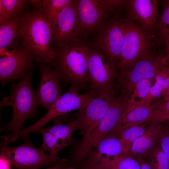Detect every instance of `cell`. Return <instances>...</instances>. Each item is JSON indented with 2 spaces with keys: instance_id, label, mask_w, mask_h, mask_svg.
Instances as JSON below:
<instances>
[{
  "instance_id": "cell-32",
  "label": "cell",
  "mask_w": 169,
  "mask_h": 169,
  "mask_svg": "<svg viewBox=\"0 0 169 169\" xmlns=\"http://www.w3.org/2000/svg\"><path fill=\"white\" fill-rule=\"evenodd\" d=\"M153 111L157 115L165 120H169V101L164 100L156 102Z\"/></svg>"
},
{
  "instance_id": "cell-38",
  "label": "cell",
  "mask_w": 169,
  "mask_h": 169,
  "mask_svg": "<svg viewBox=\"0 0 169 169\" xmlns=\"http://www.w3.org/2000/svg\"><path fill=\"white\" fill-rule=\"evenodd\" d=\"M165 43H166V57L167 60H169V35L167 37Z\"/></svg>"
},
{
  "instance_id": "cell-36",
  "label": "cell",
  "mask_w": 169,
  "mask_h": 169,
  "mask_svg": "<svg viewBox=\"0 0 169 169\" xmlns=\"http://www.w3.org/2000/svg\"><path fill=\"white\" fill-rule=\"evenodd\" d=\"M11 167L8 161L3 157L0 156V169H10Z\"/></svg>"
},
{
  "instance_id": "cell-33",
  "label": "cell",
  "mask_w": 169,
  "mask_h": 169,
  "mask_svg": "<svg viewBox=\"0 0 169 169\" xmlns=\"http://www.w3.org/2000/svg\"><path fill=\"white\" fill-rule=\"evenodd\" d=\"M161 147L169 161V131L164 132L159 139Z\"/></svg>"
},
{
  "instance_id": "cell-14",
  "label": "cell",
  "mask_w": 169,
  "mask_h": 169,
  "mask_svg": "<svg viewBox=\"0 0 169 169\" xmlns=\"http://www.w3.org/2000/svg\"><path fill=\"white\" fill-rule=\"evenodd\" d=\"M39 64L40 81L35 94L39 105L48 110L61 95L62 80L49 64Z\"/></svg>"
},
{
  "instance_id": "cell-21",
  "label": "cell",
  "mask_w": 169,
  "mask_h": 169,
  "mask_svg": "<svg viewBox=\"0 0 169 169\" xmlns=\"http://www.w3.org/2000/svg\"><path fill=\"white\" fill-rule=\"evenodd\" d=\"M22 14V13L0 24L1 57L8 54L9 51H8L6 49L11 46L18 37Z\"/></svg>"
},
{
  "instance_id": "cell-8",
  "label": "cell",
  "mask_w": 169,
  "mask_h": 169,
  "mask_svg": "<svg viewBox=\"0 0 169 169\" xmlns=\"http://www.w3.org/2000/svg\"><path fill=\"white\" fill-rule=\"evenodd\" d=\"M74 87L71 86L69 90L61 95L48 110L47 113L38 120L28 127L22 129L17 139L29 136L32 133L37 132L48 123L56 118L75 110H80L91 98L96 95L90 90L84 94H80Z\"/></svg>"
},
{
  "instance_id": "cell-19",
  "label": "cell",
  "mask_w": 169,
  "mask_h": 169,
  "mask_svg": "<svg viewBox=\"0 0 169 169\" xmlns=\"http://www.w3.org/2000/svg\"><path fill=\"white\" fill-rule=\"evenodd\" d=\"M84 169H141L137 159L123 153L114 156L102 158L97 163Z\"/></svg>"
},
{
  "instance_id": "cell-23",
  "label": "cell",
  "mask_w": 169,
  "mask_h": 169,
  "mask_svg": "<svg viewBox=\"0 0 169 169\" xmlns=\"http://www.w3.org/2000/svg\"><path fill=\"white\" fill-rule=\"evenodd\" d=\"M155 80V78L142 79L135 84L131 91L132 94L129 97L127 108L122 116L137 107L147 96Z\"/></svg>"
},
{
  "instance_id": "cell-1",
  "label": "cell",
  "mask_w": 169,
  "mask_h": 169,
  "mask_svg": "<svg viewBox=\"0 0 169 169\" xmlns=\"http://www.w3.org/2000/svg\"><path fill=\"white\" fill-rule=\"evenodd\" d=\"M34 67L29 70L19 82H11L10 95L0 102V106H9L13 109L12 117L8 123L0 129L10 133L3 136L8 145L15 141L25 121L34 117L39 105L32 84Z\"/></svg>"
},
{
  "instance_id": "cell-6",
  "label": "cell",
  "mask_w": 169,
  "mask_h": 169,
  "mask_svg": "<svg viewBox=\"0 0 169 169\" xmlns=\"http://www.w3.org/2000/svg\"><path fill=\"white\" fill-rule=\"evenodd\" d=\"M126 105L118 99L113 100L98 124L83 136L74 153V161L81 163L95 146L114 129L126 109Z\"/></svg>"
},
{
  "instance_id": "cell-9",
  "label": "cell",
  "mask_w": 169,
  "mask_h": 169,
  "mask_svg": "<svg viewBox=\"0 0 169 169\" xmlns=\"http://www.w3.org/2000/svg\"><path fill=\"white\" fill-rule=\"evenodd\" d=\"M23 139L24 143L16 146L1 145L0 156L7 160L14 168L38 169L52 166L58 162L49 154L35 147L29 136Z\"/></svg>"
},
{
  "instance_id": "cell-18",
  "label": "cell",
  "mask_w": 169,
  "mask_h": 169,
  "mask_svg": "<svg viewBox=\"0 0 169 169\" xmlns=\"http://www.w3.org/2000/svg\"><path fill=\"white\" fill-rule=\"evenodd\" d=\"M164 130L160 123L150 124L145 132L134 142L127 154L136 158L147 157L157 146Z\"/></svg>"
},
{
  "instance_id": "cell-40",
  "label": "cell",
  "mask_w": 169,
  "mask_h": 169,
  "mask_svg": "<svg viewBox=\"0 0 169 169\" xmlns=\"http://www.w3.org/2000/svg\"><path fill=\"white\" fill-rule=\"evenodd\" d=\"M62 169H76L75 167L72 166H67L64 168Z\"/></svg>"
},
{
  "instance_id": "cell-43",
  "label": "cell",
  "mask_w": 169,
  "mask_h": 169,
  "mask_svg": "<svg viewBox=\"0 0 169 169\" xmlns=\"http://www.w3.org/2000/svg\"><path fill=\"white\" fill-rule=\"evenodd\" d=\"M168 130L169 131V129H168Z\"/></svg>"
},
{
  "instance_id": "cell-15",
  "label": "cell",
  "mask_w": 169,
  "mask_h": 169,
  "mask_svg": "<svg viewBox=\"0 0 169 169\" xmlns=\"http://www.w3.org/2000/svg\"><path fill=\"white\" fill-rule=\"evenodd\" d=\"M127 19L151 32L155 31L160 18L155 0H126Z\"/></svg>"
},
{
  "instance_id": "cell-37",
  "label": "cell",
  "mask_w": 169,
  "mask_h": 169,
  "mask_svg": "<svg viewBox=\"0 0 169 169\" xmlns=\"http://www.w3.org/2000/svg\"><path fill=\"white\" fill-rule=\"evenodd\" d=\"M169 89V69L165 78L161 95Z\"/></svg>"
},
{
  "instance_id": "cell-30",
  "label": "cell",
  "mask_w": 169,
  "mask_h": 169,
  "mask_svg": "<svg viewBox=\"0 0 169 169\" xmlns=\"http://www.w3.org/2000/svg\"><path fill=\"white\" fill-rule=\"evenodd\" d=\"M147 157L152 169H169V161L161 147L157 146Z\"/></svg>"
},
{
  "instance_id": "cell-25",
  "label": "cell",
  "mask_w": 169,
  "mask_h": 169,
  "mask_svg": "<svg viewBox=\"0 0 169 169\" xmlns=\"http://www.w3.org/2000/svg\"><path fill=\"white\" fill-rule=\"evenodd\" d=\"M27 0H0V24L22 13Z\"/></svg>"
},
{
  "instance_id": "cell-13",
  "label": "cell",
  "mask_w": 169,
  "mask_h": 169,
  "mask_svg": "<svg viewBox=\"0 0 169 169\" xmlns=\"http://www.w3.org/2000/svg\"><path fill=\"white\" fill-rule=\"evenodd\" d=\"M117 91L113 90L96 95L90 99L79 110L76 118L78 130L84 136L95 126L107 111Z\"/></svg>"
},
{
  "instance_id": "cell-17",
  "label": "cell",
  "mask_w": 169,
  "mask_h": 169,
  "mask_svg": "<svg viewBox=\"0 0 169 169\" xmlns=\"http://www.w3.org/2000/svg\"><path fill=\"white\" fill-rule=\"evenodd\" d=\"M123 153L122 146L118 137L114 133L110 132L89 153L80 164V169L96 164L103 157L115 156Z\"/></svg>"
},
{
  "instance_id": "cell-35",
  "label": "cell",
  "mask_w": 169,
  "mask_h": 169,
  "mask_svg": "<svg viewBox=\"0 0 169 169\" xmlns=\"http://www.w3.org/2000/svg\"><path fill=\"white\" fill-rule=\"evenodd\" d=\"M140 166L141 169H152L151 166L148 161L145 160V158H137Z\"/></svg>"
},
{
  "instance_id": "cell-29",
  "label": "cell",
  "mask_w": 169,
  "mask_h": 169,
  "mask_svg": "<svg viewBox=\"0 0 169 169\" xmlns=\"http://www.w3.org/2000/svg\"><path fill=\"white\" fill-rule=\"evenodd\" d=\"M155 32L160 42H165L169 35V0L163 1L162 13Z\"/></svg>"
},
{
  "instance_id": "cell-12",
  "label": "cell",
  "mask_w": 169,
  "mask_h": 169,
  "mask_svg": "<svg viewBox=\"0 0 169 169\" xmlns=\"http://www.w3.org/2000/svg\"><path fill=\"white\" fill-rule=\"evenodd\" d=\"M35 61L32 54L22 46H18L0 59V80L4 86L20 79L32 68Z\"/></svg>"
},
{
  "instance_id": "cell-5",
  "label": "cell",
  "mask_w": 169,
  "mask_h": 169,
  "mask_svg": "<svg viewBox=\"0 0 169 169\" xmlns=\"http://www.w3.org/2000/svg\"><path fill=\"white\" fill-rule=\"evenodd\" d=\"M166 55L155 51L148 52L140 57L125 71L119 74L116 88L119 92L129 97L135 84L144 79H155L168 65Z\"/></svg>"
},
{
  "instance_id": "cell-26",
  "label": "cell",
  "mask_w": 169,
  "mask_h": 169,
  "mask_svg": "<svg viewBox=\"0 0 169 169\" xmlns=\"http://www.w3.org/2000/svg\"><path fill=\"white\" fill-rule=\"evenodd\" d=\"M73 1L72 0H42L41 6L38 9L42 11L52 26L61 11Z\"/></svg>"
},
{
  "instance_id": "cell-7",
  "label": "cell",
  "mask_w": 169,
  "mask_h": 169,
  "mask_svg": "<svg viewBox=\"0 0 169 169\" xmlns=\"http://www.w3.org/2000/svg\"><path fill=\"white\" fill-rule=\"evenodd\" d=\"M88 73L90 90H93L96 95H99L115 88V82L118 78L119 69L118 65L90 45Z\"/></svg>"
},
{
  "instance_id": "cell-24",
  "label": "cell",
  "mask_w": 169,
  "mask_h": 169,
  "mask_svg": "<svg viewBox=\"0 0 169 169\" xmlns=\"http://www.w3.org/2000/svg\"><path fill=\"white\" fill-rule=\"evenodd\" d=\"M149 125L144 123L138 126L113 132L115 134L120 140L124 153H128L132 145L145 132Z\"/></svg>"
},
{
  "instance_id": "cell-16",
  "label": "cell",
  "mask_w": 169,
  "mask_h": 169,
  "mask_svg": "<svg viewBox=\"0 0 169 169\" xmlns=\"http://www.w3.org/2000/svg\"><path fill=\"white\" fill-rule=\"evenodd\" d=\"M78 17L84 35L99 30L105 23L109 13L101 0H76Z\"/></svg>"
},
{
  "instance_id": "cell-27",
  "label": "cell",
  "mask_w": 169,
  "mask_h": 169,
  "mask_svg": "<svg viewBox=\"0 0 169 169\" xmlns=\"http://www.w3.org/2000/svg\"><path fill=\"white\" fill-rule=\"evenodd\" d=\"M169 69L168 64L156 75L155 77V82L151 87L147 96L141 101L137 107L149 106L153 100L161 95L164 81Z\"/></svg>"
},
{
  "instance_id": "cell-22",
  "label": "cell",
  "mask_w": 169,
  "mask_h": 169,
  "mask_svg": "<svg viewBox=\"0 0 169 169\" xmlns=\"http://www.w3.org/2000/svg\"><path fill=\"white\" fill-rule=\"evenodd\" d=\"M53 120H54V123L53 125L49 126L47 129L64 148L71 143L73 132L78 130L77 120L75 119L66 123H63L57 118Z\"/></svg>"
},
{
  "instance_id": "cell-39",
  "label": "cell",
  "mask_w": 169,
  "mask_h": 169,
  "mask_svg": "<svg viewBox=\"0 0 169 169\" xmlns=\"http://www.w3.org/2000/svg\"><path fill=\"white\" fill-rule=\"evenodd\" d=\"M162 96H163V97L169 96V89L164 93L162 95Z\"/></svg>"
},
{
  "instance_id": "cell-4",
  "label": "cell",
  "mask_w": 169,
  "mask_h": 169,
  "mask_svg": "<svg viewBox=\"0 0 169 169\" xmlns=\"http://www.w3.org/2000/svg\"><path fill=\"white\" fill-rule=\"evenodd\" d=\"M124 40L118 64L119 74L125 71L142 55L160 43L154 33L141 27L127 18L120 19Z\"/></svg>"
},
{
  "instance_id": "cell-20",
  "label": "cell",
  "mask_w": 169,
  "mask_h": 169,
  "mask_svg": "<svg viewBox=\"0 0 169 169\" xmlns=\"http://www.w3.org/2000/svg\"><path fill=\"white\" fill-rule=\"evenodd\" d=\"M156 105V102L148 106L138 107L132 110L121 117L111 132H115L144 123Z\"/></svg>"
},
{
  "instance_id": "cell-11",
  "label": "cell",
  "mask_w": 169,
  "mask_h": 169,
  "mask_svg": "<svg viewBox=\"0 0 169 169\" xmlns=\"http://www.w3.org/2000/svg\"><path fill=\"white\" fill-rule=\"evenodd\" d=\"M91 46L101 51L112 62L118 65L124 40L120 19L117 17L106 22Z\"/></svg>"
},
{
  "instance_id": "cell-3",
  "label": "cell",
  "mask_w": 169,
  "mask_h": 169,
  "mask_svg": "<svg viewBox=\"0 0 169 169\" xmlns=\"http://www.w3.org/2000/svg\"><path fill=\"white\" fill-rule=\"evenodd\" d=\"M90 44L85 40L54 49L51 64L62 81L78 91L89 86L88 60Z\"/></svg>"
},
{
  "instance_id": "cell-2",
  "label": "cell",
  "mask_w": 169,
  "mask_h": 169,
  "mask_svg": "<svg viewBox=\"0 0 169 169\" xmlns=\"http://www.w3.org/2000/svg\"><path fill=\"white\" fill-rule=\"evenodd\" d=\"M52 26L42 11L27 10L23 14L18 37L21 46L33 55L38 64H51L55 55L51 46Z\"/></svg>"
},
{
  "instance_id": "cell-42",
  "label": "cell",
  "mask_w": 169,
  "mask_h": 169,
  "mask_svg": "<svg viewBox=\"0 0 169 169\" xmlns=\"http://www.w3.org/2000/svg\"><path fill=\"white\" fill-rule=\"evenodd\" d=\"M10 169H15L12 166H11V167Z\"/></svg>"
},
{
  "instance_id": "cell-31",
  "label": "cell",
  "mask_w": 169,
  "mask_h": 169,
  "mask_svg": "<svg viewBox=\"0 0 169 169\" xmlns=\"http://www.w3.org/2000/svg\"><path fill=\"white\" fill-rule=\"evenodd\" d=\"M101 2L109 13H115L123 8H125L126 0H102Z\"/></svg>"
},
{
  "instance_id": "cell-28",
  "label": "cell",
  "mask_w": 169,
  "mask_h": 169,
  "mask_svg": "<svg viewBox=\"0 0 169 169\" xmlns=\"http://www.w3.org/2000/svg\"><path fill=\"white\" fill-rule=\"evenodd\" d=\"M37 132L42 134L43 138L42 145L39 148L44 152L48 151L49 155L56 161H60L61 159L58 156V153L63 148L53 134L47 128L43 127L38 130Z\"/></svg>"
},
{
  "instance_id": "cell-41",
  "label": "cell",
  "mask_w": 169,
  "mask_h": 169,
  "mask_svg": "<svg viewBox=\"0 0 169 169\" xmlns=\"http://www.w3.org/2000/svg\"><path fill=\"white\" fill-rule=\"evenodd\" d=\"M164 100L169 101V96L164 97Z\"/></svg>"
},
{
  "instance_id": "cell-34",
  "label": "cell",
  "mask_w": 169,
  "mask_h": 169,
  "mask_svg": "<svg viewBox=\"0 0 169 169\" xmlns=\"http://www.w3.org/2000/svg\"><path fill=\"white\" fill-rule=\"evenodd\" d=\"M68 160L64 158L61 160L56 164L46 169H62L68 166Z\"/></svg>"
},
{
  "instance_id": "cell-10",
  "label": "cell",
  "mask_w": 169,
  "mask_h": 169,
  "mask_svg": "<svg viewBox=\"0 0 169 169\" xmlns=\"http://www.w3.org/2000/svg\"><path fill=\"white\" fill-rule=\"evenodd\" d=\"M78 14L76 0L64 7L52 26L51 44L54 48L85 41Z\"/></svg>"
}]
</instances>
